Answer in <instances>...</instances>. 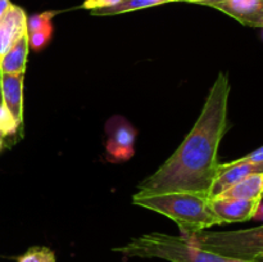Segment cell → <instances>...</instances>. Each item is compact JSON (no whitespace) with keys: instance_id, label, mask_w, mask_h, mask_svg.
Segmentation results:
<instances>
[{"instance_id":"obj_1","label":"cell","mask_w":263,"mask_h":262,"mask_svg":"<svg viewBox=\"0 0 263 262\" xmlns=\"http://www.w3.org/2000/svg\"><path fill=\"white\" fill-rule=\"evenodd\" d=\"M230 82L220 72L194 126L172 156L139 184L140 194L190 192L210 197L218 175V148L228 127Z\"/></svg>"},{"instance_id":"obj_2","label":"cell","mask_w":263,"mask_h":262,"mask_svg":"<svg viewBox=\"0 0 263 262\" xmlns=\"http://www.w3.org/2000/svg\"><path fill=\"white\" fill-rule=\"evenodd\" d=\"M133 204L171 218L179 226L184 236H190L211 226L220 225L211 207V198L197 193H135L133 195Z\"/></svg>"},{"instance_id":"obj_3","label":"cell","mask_w":263,"mask_h":262,"mask_svg":"<svg viewBox=\"0 0 263 262\" xmlns=\"http://www.w3.org/2000/svg\"><path fill=\"white\" fill-rule=\"evenodd\" d=\"M112 251L127 258H158L168 262H230L229 258L199 248L187 236L163 233L143 234Z\"/></svg>"},{"instance_id":"obj_4","label":"cell","mask_w":263,"mask_h":262,"mask_svg":"<svg viewBox=\"0 0 263 262\" xmlns=\"http://www.w3.org/2000/svg\"><path fill=\"white\" fill-rule=\"evenodd\" d=\"M195 246L229 259L254 261L263 256V225L234 231H199L187 236Z\"/></svg>"},{"instance_id":"obj_5","label":"cell","mask_w":263,"mask_h":262,"mask_svg":"<svg viewBox=\"0 0 263 262\" xmlns=\"http://www.w3.org/2000/svg\"><path fill=\"white\" fill-rule=\"evenodd\" d=\"M108 159L115 163L131 159L135 153L136 128L122 116H113L105 123Z\"/></svg>"},{"instance_id":"obj_6","label":"cell","mask_w":263,"mask_h":262,"mask_svg":"<svg viewBox=\"0 0 263 262\" xmlns=\"http://www.w3.org/2000/svg\"><path fill=\"white\" fill-rule=\"evenodd\" d=\"M262 199H238L216 197L211 199V207L221 223L244 222L257 215Z\"/></svg>"},{"instance_id":"obj_7","label":"cell","mask_w":263,"mask_h":262,"mask_svg":"<svg viewBox=\"0 0 263 262\" xmlns=\"http://www.w3.org/2000/svg\"><path fill=\"white\" fill-rule=\"evenodd\" d=\"M263 172V162H228V163H220L218 166V175L211 189L210 198L217 197L221 193L225 192L234 184L243 180L244 177L253 174H261Z\"/></svg>"},{"instance_id":"obj_8","label":"cell","mask_w":263,"mask_h":262,"mask_svg":"<svg viewBox=\"0 0 263 262\" xmlns=\"http://www.w3.org/2000/svg\"><path fill=\"white\" fill-rule=\"evenodd\" d=\"M27 33V14L21 7L10 4L0 17V58Z\"/></svg>"},{"instance_id":"obj_9","label":"cell","mask_w":263,"mask_h":262,"mask_svg":"<svg viewBox=\"0 0 263 262\" xmlns=\"http://www.w3.org/2000/svg\"><path fill=\"white\" fill-rule=\"evenodd\" d=\"M212 8L230 15L241 25L263 28V0H222Z\"/></svg>"},{"instance_id":"obj_10","label":"cell","mask_w":263,"mask_h":262,"mask_svg":"<svg viewBox=\"0 0 263 262\" xmlns=\"http://www.w3.org/2000/svg\"><path fill=\"white\" fill-rule=\"evenodd\" d=\"M23 77L25 73H2L0 76L3 103L21 126L23 122Z\"/></svg>"},{"instance_id":"obj_11","label":"cell","mask_w":263,"mask_h":262,"mask_svg":"<svg viewBox=\"0 0 263 262\" xmlns=\"http://www.w3.org/2000/svg\"><path fill=\"white\" fill-rule=\"evenodd\" d=\"M28 49V33H26L0 58V73H25Z\"/></svg>"},{"instance_id":"obj_12","label":"cell","mask_w":263,"mask_h":262,"mask_svg":"<svg viewBox=\"0 0 263 262\" xmlns=\"http://www.w3.org/2000/svg\"><path fill=\"white\" fill-rule=\"evenodd\" d=\"M217 197L238 198V199H262L263 198V172L244 177ZM216 198V197H215Z\"/></svg>"},{"instance_id":"obj_13","label":"cell","mask_w":263,"mask_h":262,"mask_svg":"<svg viewBox=\"0 0 263 262\" xmlns=\"http://www.w3.org/2000/svg\"><path fill=\"white\" fill-rule=\"evenodd\" d=\"M167 0H121L118 4L108 8H100V9L90 10L92 15H116L122 13L134 12V10L145 9V8L156 7V5L166 4Z\"/></svg>"},{"instance_id":"obj_14","label":"cell","mask_w":263,"mask_h":262,"mask_svg":"<svg viewBox=\"0 0 263 262\" xmlns=\"http://www.w3.org/2000/svg\"><path fill=\"white\" fill-rule=\"evenodd\" d=\"M2 76V73H0ZM22 126L14 120L9 110L5 108L4 103H3V95H2V84H0V136L3 138H9V136L15 135L20 131Z\"/></svg>"},{"instance_id":"obj_15","label":"cell","mask_w":263,"mask_h":262,"mask_svg":"<svg viewBox=\"0 0 263 262\" xmlns=\"http://www.w3.org/2000/svg\"><path fill=\"white\" fill-rule=\"evenodd\" d=\"M17 262H57L55 254L48 247H32L27 249Z\"/></svg>"},{"instance_id":"obj_16","label":"cell","mask_w":263,"mask_h":262,"mask_svg":"<svg viewBox=\"0 0 263 262\" xmlns=\"http://www.w3.org/2000/svg\"><path fill=\"white\" fill-rule=\"evenodd\" d=\"M28 33V45L31 49H35V50H41L44 46L48 45V43L50 41L51 35H53V23H46L45 26H43L39 30L32 31V32Z\"/></svg>"},{"instance_id":"obj_17","label":"cell","mask_w":263,"mask_h":262,"mask_svg":"<svg viewBox=\"0 0 263 262\" xmlns=\"http://www.w3.org/2000/svg\"><path fill=\"white\" fill-rule=\"evenodd\" d=\"M57 13L58 12L49 10V12H43L40 14H35L32 17L27 18V32H32V31H36L43 27V26H45L46 23H50Z\"/></svg>"},{"instance_id":"obj_18","label":"cell","mask_w":263,"mask_h":262,"mask_svg":"<svg viewBox=\"0 0 263 262\" xmlns=\"http://www.w3.org/2000/svg\"><path fill=\"white\" fill-rule=\"evenodd\" d=\"M121 0H85L82 4V9H100V8H108L113 7V5L118 4Z\"/></svg>"},{"instance_id":"obj_19","label":"cell","mask_w":263,"mask_h":262,"mask_svg":"<svg viewBox=\"0 0 263 262\" xmlns=\"http://www.w3.org/2000/svg\"><path fill=\"white\" fill-rule=\"evenodd\" d=\"M238 162H263V146L256 149V151L251 152L247 156L241 157V158L235 159Z\"/></svg>"},{"instance_id":"obj_20","label":"cell","mask_w":263,"mask_h":262,"mask_svg":"<svg viewBox=\"0 0 263 262\" xmlns=\"http://www.w3.org/2000/svg\"><path fill=\"white\" fill-rule=\"evenodd\" d=\"M10 4H12L10 0H0V17L7 12L8 8L10 7Z\"/></svg>"},{"instance_id":"obj_21","label":"cell","mask_w":263,"mask_h":262,"mask_svg":"<svg viewBox=\"0 0 263 262\" xmlns=\"http://www.w3.org/2000/svg\"><path fill=\"white\" fill-rule=\"evenodd\" d=\"M222 2V0H205V2H203L202 4L203 5H208V7H213L215 4H217V3Z\"/></svg>"},{"instance_id":"obj_22","label":"cell","mask_w":263,"mask_h":262,"mask_svg":"<svg viewBox=\"0 0 263 262\" xmlns=\"http://www.w3.org/2000/svg\"><path fill=\"white\" fill-rule=\"evenodd\" d=\"M185 2H187V3H197V4H202V3L205 2V0H185Z\"/></svg>"},{"instance_id":"obj_23","label":"cell","mask_w":263,"mask_h":262,"mask_svg":"<svg viewBox=\"0 0 263 262\" xmlns=\"http://www.w3.org/2000/svg\"><path fill=\"white\" fill-rule=\"evenodd\" d=\"M4 143H5L4 138H3V136H0V151H2V149L4 148Z\"/></svg>"},{"instance_id":"obj_24","label":"cell","mask_w":263,"mask_h":262,"mask_svg":"<svg viewBox=\"0 0 263 262\" xmlns=\"http://www.w3.org/2000/svg\"><path fill=\"white\" fill-rule=\"evenodd\" d=\"M230 262H254V261H241V259H230Z\"/></svg>"},{"instance_id":"obj_25","label":"cell","mask_w":263,"mask_h":262,"mask_svg":"<svg viewBox=\"0 0 263 262\" xmlns=\"http://www.w3.org/2000/svg\"><path fill=\"white\" fill-rule=\"evenodd\" d=\"M254 262H263V256L258 257V258H256V259H254Z\"/></svg>"},{"instance_id":"obj_26","label":"cell","mask_w":263,"mask_h":262,"mask_svg":"<svg viewBox=\"0 0 263 262\" xmlns=\"http://www.w3.org/2000/svg\"><path fill=\"white\" fill-rule=\"evenodd\" d=\"M167 2H185V0H167Z\"/></svg>"}]
</instances>
